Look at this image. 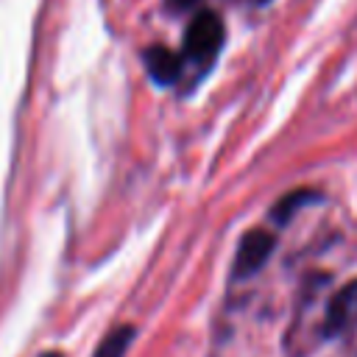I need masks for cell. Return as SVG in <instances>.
Here are the masks:
<instances>
[{
    "instance_id": "5",
    "label": "cell",
    "mask_w": 357,
    "mask_h": 357,
    "mask_svg": "<svg viewBox=\"0 0 357 357\" xmlns=\"http://www.w3.org/2000/svg\"><path fill=\"white\" fill-rule=\"evenodd\" d=\"M318 201H321V192L318 190H312V187H296V190H290L287 195H282L273 204V209H271L268 218H271L273 226H287L298 215V209H304L310 204H318Z\"/></svg>"
},
{
    "instance_id": "6",
    "label": "cell",
    "mask_w": 357,
    "mask_h": 357,
    "mask_svg": "<svg viewBox=\"0 0 357 357\" xmlns=\"http://www.w3.org/2000/svg\"><path fill=\"white\" fill-rule=\"evenodd\" d=\"M134 337H137V329H134L131 324L114 326V329H109L106 337L98 343V349H95L92 357H126V351H128V346L134 343Z\"/></svg>"
},
{
    "instance_id": "8",
    "label": "cell",
    "mask_w": 357,
    "mask_h": 357,
    "mask_svg": "<svg viewBox=\"0 0 357 357\" xmlns=\"http://www.w3.org/2000/svg\"><path fill=\"white\" fill-rule=\"evenodd\" d=\"M39 357H64L61 351H45V354H39Z\"/></svg>"
},
{
    "instance_id": "1",
    "label": "cell",
    "mask_w": 357,
    "mask_h": 357,
    "mask_svg": "<svg viewBox=\"0 0 357 357\" xmlns=\"http://www.w3.org/2000/svg\"><path fill=\"white\" fill-rule=\"evenodd\" d=\"M223 39H226L223 20L209 8L195 11L184 28V42H181L184 64H192L198 70V75H204L215 64V59L223 47Z\"/></svg>"
},
{
    "instance_id": "9",
    "label": "cell",
    "mask_w": 357,
    "mask_h": 357,
    "mask_svg": "<svg viewBox=\"0 0 357 357\" xmlns=\"http://www.w3.org/2000/svg\"><path fill=\"white\" fill-rule=\"evenodd\" d=\"M254 3H265V0H254Z\"/></svg>"
},
{
    "instance_id": "4",
    "label": "cell",
    "mask_w": 357,
    "mask_h": 357,
    "mask_svg": "<svg viewBox=\"0 0 357 357\" xmlns=\"http://www.w3.org/2000/svg\"><path fill=\"white\" fill-rule=\"evenodd\" d=\"M142 64L151 75V81L156 86H173L181 81V73H184V59H181V50H170L165 45H151L142 50Z\"/></svg>"
},
{
    "instance_id": "3",
    "label": "cell",
    "mask_w": 357,
    "mask_h": 357,
    "mask_svg": "<svg viewBox=\"0 0 357 357\" xmlns=\"http://www.w3.org/2000/svg\"><path fill=\"white\" fill-rule=\"evenodd\" d=\"M357 326V279L346 282L326 304L321 337H340Z\"/></svg>"
},
{
    "instance_id": "2",
    "label": "cell",
    "mask_w": 357,
    "mask_h": 357,
    "mask_svg": "<svg viewBox=\"0 0 357 357\" xmlns=\"http://www.w3.org/2000/svg\"><path fill=\"white\" fill-rule=\"evenodd\" d=\"M276 248V234L268 229H248L240 237V245L234 251V262H231V279H248L254 276L268 257Z\"/></svg>"
},
{
    "instance_id": "7",
    "label": "cell",
    "mask_w": 357,
    "mask_h": 357,
    "mask_svg": "<svg viewBox=\"0 0 357 357\" xmlns=\"http://www.w3.org/2000/svg\"><path fill=\"white\" fill-rule=\"evenodd\" d=\"M165 6H167V11H173V14H181V11H190V8H195V6H198V0H165Z\"/></svg>"
}]
</instances>
